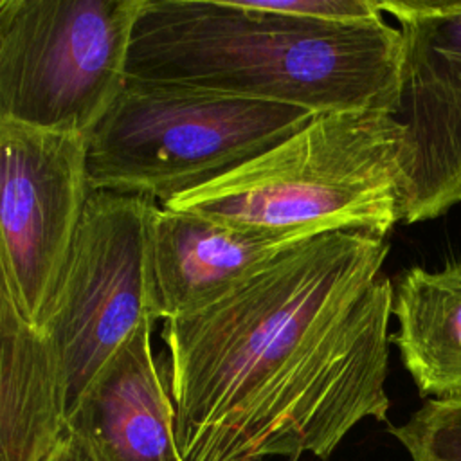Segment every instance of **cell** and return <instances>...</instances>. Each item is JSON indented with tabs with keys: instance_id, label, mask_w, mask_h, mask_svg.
I'll return each mask as SVG.
<instances>
[{
	"instance_id": "obj_7",
	"label": "cell",
	"mask_w": 461,
	"mask_h": 461,
	"mask_svg": "<svg viewBox=\"0 0 461 461\" xmlns=\"http://www.w3.org/2000/svg\"><path fill=\"white\" fill-rule=\"evenodd\" d=\"M86 140L0 121V295L36 328L92 193Z\"/></svg>"
},
{
	"instance_id": "obj_11",
	"label": "cell",
	"mask_w": 461,
	"mask_h": 461,
	"mask_svg": "<svg viewBox=\"0 0 461 461\" xmlns=\"http://www.w3.org/2000/svg\"><path fill=\"white\" fill-rule=\"evenodd\" d=\"M67 429L59 357L0 295V461H43Z\"/></svg>"
},
{
	"instance_id": "obj_14",
	"label": "cell",
	"mask_w": 461,
	"mask_h": 461,
	"mask_svg": "<svg viewBox=\"0 0 461 461\" xmlns=\"http://www.w3.org/2000/svg\"><path fill=\"white\" fill-rule=\"evenodd\" d=\"M249 5L328 23H362L384 18L378 0H247Z\"/></svg>"
},
{
	"instance_id": "obj_13",
	"label": "cell",
	"mask_w": 461,
	"mask_h": 461,
	"mask_svg": "<svg viewBox=\"0 0 461 461\" xmlns=\"http://www.w3.org/2000/svg\"><path fill=\"white\" fill-rule=\"evenodd\" d=\"M389 432L412 461H461V398L427 400L405 423Z\"/></svg>"
},
{
	"instance_id": "obj_15",
	"label": "cell",
	"mask_w": 461,
	"mask_h": 461,
	"mask_svg": "<svg viewBox=\"0 0 461 461\" xmlns=\"http://www.w3.org/2000/svg\"><path fill=\"white\" fill-rule=\"evenodd\" d=\"M43 461H95V457L86 441L74 430L67 429L61 441Z\"/></svg>"
},
{
	"instance_id": "obj_12",
	"label": "cell",
	"mask_w": 461,
	"mask_h": 461,
	"mask_svg": "<svg viewBox=\"0 0 461 461\" xmlns=\"http://www.w3.org/2000/svg\"><path fill=\"white\" fill-rule=\"evenodd\" d=\"M393 317L398 330L389 342L420 394L461 398V261L402 272L393 285Z\"/></svg>"
},
{
	"instance_id": "obj_9",
	"label": "cell",
	"mask_w": 461,
	"mask_h": 461,
	"mask_svg": "<svg viewBox=\"0 0 461 461\" xmlns=\"http://www.w3.org/2000/svg\"><path fill=\"white\" fill-rule=\"evenodd\" d=\"M146 321L110 358L67 418L95 461H182L167 371Z\"/></svg>"
},
{
	"instance_id": "obj_2",
	"label": "cell",
	"mask_w": 461,
	"mask_h": 461,
	"mask_svg": "<svg viewBox=\"0 0 461 461\" xmlns=\"http://www.w3.org/2000/svg\"><path fill=\"white\" fill-rule=\"evenodd\" d=\"M385 238L328 232L297 243L252 277L164 321L176 445L193 461L211 438L380 277Z\"/></svg>"
},
{
	"instance_id": "obj_4",
	"label": "cell",
	"mask_w": 461,
	"mask_h": 461,
	"mask_svg": "<svg viewBox=\"0 0 461 461\" xmlns=\"http://www.w3.org/2000/svg\"><path fill=\"white\" fill-rule=\"evenodd\" d=\"M315 115L299 106L128 76L88 135L90 189L164 203L283 142Z\"/></svg>"
},
{
	"instance_id": "obj_3",
	"label": "cell",
	"mask_w": 461,
	"mask_h": 461,
	"mask_svg": "<svg viewBox=\"0 0 461 461\" xmlns=\"http://www.w3.org/2000/svg\"><path fill=\"white\" fill-rule=\"evenodd\" d=\"M402 146L403 126L391 113H317L283 142L160 205L274 238H387L402 221Z\"/></svg>"
},
{
	"instance_id": "obj_6",
	"label": "cell",
	"mask_w": 461,
	"mask_h": 461,
	"mask_svg": "<svg viewBox=\"0 0 461 461\" xmlns=\"http://www.w3.org/2000/svg\"><path fill=\"white\" fill-rule=\"evenodd\" d=\"M155 200L92 191L41 331L63 369L67 418L146 321H160L151 267Z\"/></svg>"
},
{
	"instance_id": "obj_8",
	"label": "cell",
	"mask_w": 461,
	"mask_h": 461,
	"mask_svg": "<svg viewBox=\"0 0 461 461\" xmlns=\"http://www.w3.org/2000/svg\"><path fill=\"white\" fill-rule=\"evenodd\" d=\"M398 22L402 67L394 119L403 126L402 221L461 202V2H378Z\"/></svg>"
},
{
	"instance_id": "obj_1",
	"label": "cell",
	"mask_w": 461,
	"mask_h": 461,
	"mask_svg": "<svg viewBox=\"0 0 461 461\" xmlns=\"http://www.w3.org/2000/svg\"><path fill=\"white\" fill-rule=\"evenodd\" d=\"M402 34L385 16L328 23L247 0H146L128 74L313 113L398 108Z\"/></svg>"
},
{
	"instance_id": "obj_5",
	"label": "cell",
	"mask_w": 461,
	"mask_h": 461,
	"mask_svg": "<svg viewBox=\"0 0 461 461\" xmlns=\"http://www.w3.org/2000/svg\"><path fill=\"white\" fill-rule=\"evenodd\" d=\"M146 0H0V121L90 135L128 81Z\"/></svg>"
},
{
	"instance_id": "obj_10",
	"label": "cell",
	"mask_w": 461,
	"mask_h": 461,
	"mask_svg": "<svg viewBox=\"0 0 461 461\" xmlns=\"http://www.w3.org/2000/svg\"><path fill=\"white\" fill-rule=\"evenodd\" d=\"M303 241L306 240L265 236L155 205L149 243L160 321L205 308Z\"/></svg>"
}]
</instances>
